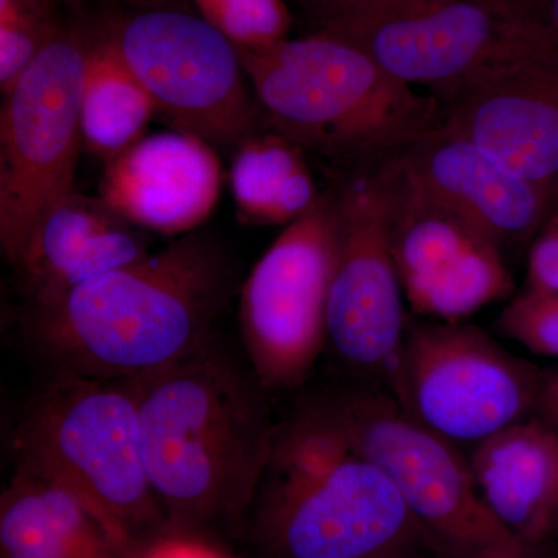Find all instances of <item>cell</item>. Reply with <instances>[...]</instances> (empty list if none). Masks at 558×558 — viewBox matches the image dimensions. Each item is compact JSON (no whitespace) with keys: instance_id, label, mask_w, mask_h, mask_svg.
Listing matches in <instances>:
<instances>
[{"instance_id":"6da1fadb","label":"cell","mask_w":558,"mask_h":558,"mask_svg":"<svg viewBox=\"0 0 558 558\" xmlns=\"http://www.w3.org/2000/svg\"><path fill=\"white\" fill-rule=\"evenodd\" d=\"M230 286L223 250L193 231L32 307L28 339L57 376L137 379L209 343Z\"/></svg>"},{"instance_id":"7a4b0ae2","label":"cell","mask_w":558,"mask_h":558,"mask_svg":"<svg viewBox=\"0 0 558 558\" xmlns=\"http://www.w3.org/2000/svg\"><path fill=\"white\" fill-rule=\"evenodd\" d=\"M128 381L143 459L168 527L193 532L240 519L277 444L266 389L211 343Z\"/></svg>"},{"instance_id":"3957f363","label":"cell","mask_w":558,"mask_h":558,"mask_svg":"<svg viewBox=\"0 0 558 558\" xmlns=\"http://www.w3.org/2000/svg\"><path fill=\"white\" fill-rule=\"evenodd\" d=\"M236 49L275 130L351 174L395 159L442 120L432 95L392 78L330 33Z\"/></svg>"},{"instance_id":"277c9868","label":"cell","mask_w":558,"mask_h":558,"mask_svg":"<svg viewBox=\"0 0 558 558\" xmlns=\"http://www.w3.org/2000/svg\"><path fill=\"white\" fill-rule=\"evenodd\" d=\"M16 473L78 499L128 556L168 531L128 380L57 376L14 436Z\"/></svg>"},{"instance_id":"5b68a950","label":"cell","mask_w":558,"mask_h":558,"mask_svg":"<svg viewBox=\"0 0 558 558\" xmlns=\"http://www.w3.org/2000/svg\"><path fill=\"white\" fill-rule=\"evenodd\" d=\"M258 535L270 558H387L422 534L399 492L310 409L279 432Z\"/></svg>"},{"instance_id":"8992f818","label":"cell","mask_w":558,"mask_h":558,"mask_svg":"<svg viewBox=\"0 0 558 558\" xmlns=\"http://www.w3.org/2000/svg\"><path fill=\"white\" fill-rule=\"evenodd\" d=\"M315 407L352 449L387 475L422 534L470 558L523 553V542L481 497L462 449L413 421L387 391L349 389Z\"/></svg>"},{"instance_id":"52a82bcc","label":"cell","mask_w":558,"mask_h":558,"mask_svg":"<svg viewBox=\"0 0 558 558\" xmlns=\"http://www.w3.org/2000/svg\"><path fill=\"white\" fill-rule=\"evenodd\" d=\"M317 32L348 40L438 102L554 40L538 22L481 0H369Z\"/></svg>"},{"instance_id":"ba28073f","label":"cell","mask_w":558,"mask_h":558,"mask_svg":"<svg viewBox=\"0 0 558 558\" xmlns=\"http://www.w3.org/2000/svg\"><path fill=\"white\" fill-rule=\"evenodd\" d=\"M92 44L83 33L62 28L3 94L0 244L11 266L44 219L73 193Z\"/></svg>"},{"instance_id":"9c48e42d","label":"cell","mask_w":558,"mask_h":558,"mask_svg":"<svg viewBox=\"0 0 558 558\" xmlns=\"http://www.w3.org/2000/svg\"><path fill=\"white\" fill-rule=\"evenodd\" d=\"M546 379L483 329L409 318L385 391L422 427L472 450L535 416Z\"/></svg>"},{"instance_id":"30bf717a","label":"cell","mask_w":558,"mask_h":558,"mask_svg":"<svg viewBox=\"0 0 558 558\" xmlns=\"http://www.w3.org/2000/svg\"><path fill=\"white\" fill-rule=\"evenodd\" d=\"M105 38L175 130L213 148H238L258 134L260 113L240 51L204 17L190 10H135L110 22Z\"/></svg>"},{"instance_id":"8fae6325","label":"cell","mask_w":558,"mask_h":558,"mask_svg":"<svg viewBox=\"0 0 558 558\" xmlns=\"http://www.w3.org/2000/svg\"><path fill=\"white\" fill-rule=\"evenodd\" d=\"M336 244V191H328L286 227L242 286V340L266 391L299 387L328 348Z\"/></svg>"},{"instance_id":"7c38bea8","label":"cell","mask_w":558,"mask_h":558,"mask_svg":"<svg viewBox=\"0 0 558 558\" xmlns=\"http://www.w3.org/2000/svg\"><path fill=\"white\" fill-rule=\"evenodd\" d=\"M380 168L352 172L336 190L337 244L328 303V348L360 379L387 388L407 317Z\"/></svg>"},{"instance_id":"4fadbf2b","label":"cell","mask_w":558,"mask_h":558,"mask_svg":"<svg viewBox=\"0 0 558 558\" xmlns=\"http://www.w3.org/2000/svg\"><path fill=\"white\" fill-rule=\"evenodd\" d=\"M380 171L389 190L392 256L411 312L461 323L513 292L502 250L407 183L391 161Z\"/></svg>"},{"instance_id":"5bb4252c","label":"cell","mask_w":558,"mask_h":558,"mask_svg":"<svg viewBox=\"0 0 558 558\" xmlns=\"http://www.w3.org/2000/svg\"><path fill=\"white\" fill-rule=\"evenodd\" d=\"M439 106L449 130L558 207V39Z\"/></svg>"},{"instance_id":"9a60e30c","label":"cell","mask_w":558,"mask_h":558,"mask_svg":"<svg viewBox=\"0 0 558 558\" xmlns=\"http://www.w3.org/2000/svg\"><path fill=\"white\" fill-rule=\"evenodd\" d=\"M389 161L418 193L502 252L534 241L557 208L553 196L499 168L442 120Z\"/></svg>"},{"instance_id":"2e32d148","label":"cell","mask_w":558,"mask_h":558,"mask_svg":"<svg viewBox=\"0 0 558 558\" xmlns=\"http://www.w3.org/2000/svg\"><path fill=\"white\" fill-rule=\"evenodd\" d=\"M220 191L215 148L179 130L145 135L106 161L100 199L135 229L193 233Z\"/></svg>"},{"instance_id":"e0dca14e","label":"cell","mask_w":558,"mask_h":558,"mask_svg":"<svg viewBox=\"0 0 558 558\" xmlns=\"http://www.w3.org/2000/svg\"><path fill=\"white\" fill-rule=\"evenodd\" d=\"M149 255L134 226L98 197L73 191L44 219L13 264L32 307H43L73 289Z\"/></svg>"},{"instance_id":"ac0fdd59","label":"cell","mask_w":558,"mask_h":558,"mask_svg":"<svg viewBox=\"0 0 558 558\" xmlns=\"http://www.w3.org/2000/svg\"><path fill=\"white\" fill-rule=\"evenodd\" d=\"M469 461L487 508L517 538L537 539L556 526V425L529 417L473 447Z\"/></svg>"},{"instance_id":"d6986e66","label":"cell","mask_w":558,"mask_h":558,"mask_svg":"<svg viewBox=\"0 0 558 558\" xmlns=\"http://www.w3.org/2000/svg\"><path fill=\"white\" fill-rule=\"evenodd\" d=\"M5 558H128L83 505L62 490L16 473L0 506Z\"/></svg>"},{"instance_id":"ffe728a7","label":"cell","mask_w":558,"mask_h":558,"mask_svg":"<svg viewBox=\"0 0 558 558\" xmlns=\"http://www.w3.org/2000/svg\"><path fill=\"white\" fill-rule=\"evenodd\" d=\"M230 186L240 219L253 226L293 222L319 197L304 149L277 131L258 132L238 146Z\"/></svg>"},{"instance_id":"44dd1931","label":"cell","mask_w":558,"mask_h":558,"mask_svg":"<svg viewBox=\"0 0 558 558\" xmlns=\"http://www.w3.org/2000/svg\"><path fill=\"white\" fill-rule=\"evenodd\" d=\"M156 102L105 36L95 39L81 89V131L92 153L109 161L145 137Z\"/></svg>"},{"instance_id":"7402d4cb","label":"cell","mask_w":558,"mask_h":558,"mask_svg":"<svg viewBox=\"0 0 558 558\" xmlns=\"http://www.w3.org/2000/svg\"><path fill=\"white\" fill-rule=\"evenodd\" d=\"M58 0H0V86L5 94L21 73L57 38Z\"/></svg>"},{"instance_id":"603a6c76","label":"cell","mask_w":558,"mask_h":558,"mask_svg":"<svg viewBox=\"0 0 558 558\" xmlns=\"http://www.w3.org/2000/svg\"><path fill=\"white\" fill-rule=\"evenodd\" d=\"M201 16L240 49L288 38L292 14L286 0H191Z\"/></svg>"},{"instance_id":"cb8c5ba5","label":"cell","mask_w":558,"mask_h":558,"mask_svg":"<svg viewBox=\"0 0 558 558\" xmlns=\"http://www.w3.org/2000/svg\"><path fill=\"white\" fill-rule=\"evenodd\" d=\"M497 329L534 354L558 359V290L527 288L499 314Z\"/></svg>"},{"instance_id":"d4e9b609","label":"cell","mask_w":558,"mask_h":558,"mask_svg":"<svg viewBox=\"0 0 558 558\" xmlns=\"http://www.w3.org/2000/svg\"><path fill=\"white\" fill-rule=\"evenodd\" d=\"M128 558H229L204 539L194 537L193 532H161L132 550Z\"/></svg>"},{"instance_id":"484cf974","label":"cell","mask_w":558,"mask_h":558,"mask_svg":"<svg viewBox=\"0 0 558 558\" xmlns=\"http://www.w3.org/2000/svg\"><path fill=\"white\" fill-rule=\"evenodd\" d=\"M529 288L558 290V207L532 242Z\"/></svg>"},{"instance_id":"4316f807","label":"cell","mask_w":558,"mask_h":558,"mask_svg":"<svg viewBox=\"0 0 558 558\" xmlns=\"http://www.w3.org/2000/svg\"><path fill=\"white\" fill-rule=\"evenodd\" d=\"M304 10L317 22V28L336 20L348 11L355 10L369 0H299Z\"/></svg>"},{"instance_id":"83f0119b","label":"cell","mask_w":558,"mask_h":558,"mask_svg":"<svg viewBox=\"0 0 558 558\" xmlns=\"http://www.w3.org/2000/svg\"><path fill=\"white\" fill-rule=\"evenodd\" d=\"M535 416L558 427V374L546 379Z\"/></svg>"},{"instance_id":"f1b7e54d","label":"cell","mask_w":558,"mask_h":558,"mask_svg":"<svg viewBox=\"0 0 558 558\" xmlns=\"http://www.w3.org/2000/svg\"><path fill=\"white\" fill-rule=\"evenodd\" d=\"M531 20L538 22L550 36L558 39V0H535Z\"/></svg>"},{"instance_id":"f546056e","label":"cell","mask_w":558,"mask_h":558,"mask_svg":"<svg viewBox=\"0 0 558 558\" xmlns=\"http://www.w3.org/2000/svg\"><path fill=\"white\" fill-rule=\"evenodd\" d=\"M117 2L124 3L134 10H190L191 0H117Z\"/></svg>"},{"instance_id":"4dcf8cb0","label":"cell","mask_w":558,"mask_h":558,"mask_svg":"<svg viewBox=\"0 0 558 558\" xmlns=\"http://www.w3.org/2000/svg\"><path fill=\"white\" fill-rule=\"evenodd\" d=\"M481 2L490 3L510 13L520 14V16L531 20V11L534 9L535 0H481Z\"/></svg>"},{"instance_id":"1f68e13d","label":"cell","mask_w":558,"mask_h":558,"mask_svg":"<svg viewBox=\"0 0 558 558\" xmlns=\"http://www.w3.org/2000/svg\"><path fill=\"white\" fill-rule=\"evenodd\" d=\"M58 2L61 3V5H75L76 0H58Z\"/></svg>"},{"instance_id":"d6a6232c","label":"cell","mask_w":558,"mask_h":558,"mask_svg":"<svg viewBox=\"0 0 558 558\" xmlns=\"http://www.w3.org/2000/svg\"><path fill=\"white\" fill-rule=\"evenodd\" d=\"M387 558H409V557L402 556V554H400V556H392V557H387Z\"/></svg>"},{"instance_id":"836d02e7","label":"cell","mask_w":558,"mask_h":558,"mask_svg":"<svg viewBox=\"0 0 558 558\" xmlns=\"http://www.w3.org/2000/svg\"><path fill=\"white\" fill-rule=\"evenodd\" d=\"M554 527H558V508H557V515H556V526Z\"/></svg>"}]
</instances>
